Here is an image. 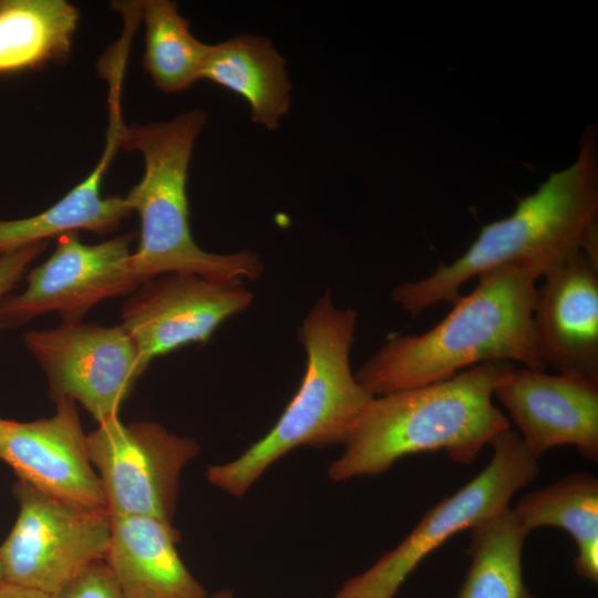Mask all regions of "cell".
<instances>
[{"mask_svg": "<svg viewBox=\"0 0 598 598\" xmlns=\"http://www.w3.org/2000/svg\"><path fill=\"white\" fill-rule=\"evenodd\" d=\"M598 234V145L587 127L576 159L550 173L537 189L520 198L514 212L482 227L453 262L441 264L424 278L401 282L392 300L411 316L442 303H454L470 279L504 265L525 268L544 278Z\"/></svg>", "mask_w": 598, "mask_h": 598, "instance_id": "6da1fadb", "label": "cell"}, {"mask_svg": "<svg viewBox=\"0 0 598 598\" xmlns=\"http://www.w3.org/2000/svg\"><path fill=\"white\" fill-rule=\"evenodd\" d=\"M54 402L55 412L50 417L30 422L0 417V460L14 470L18 478L47 494L106 511L76 403L69 399Z\"/></svg>", "mask_w": 598, "mask_h": 598, "instance_id": "7c38bea8", "label": "cell"}, {"mask_svg": "<svg viewBox=\"0 0 598 598\" xmlns=\"http://www.w3.org/2000/svg\"><path fill=\"white\" fill-rule=\"evenodd\" d=\"M202 79L241 96L251 120L267 130L278 128L290 109L286 60L266 37L241 33L209 44Z\"/></svg>", "mask_w": 598, "mask_h": 598, "instance_id": "e0dca14e", "label": "cell"}, {"mask_svg": "<svg viewBox=\"0 0 598 598\" xmlns=\"http://www.w3.org/2000/svg\"><path fill=\"white\" fill-rule=\"evenodd\" d=\"M179 539L172 522L111 517L105 561L125 598H208L177 551Z\"/></svg>", "mask_w": 598, "mask_h": 598, "instance_id": "9a60e30c", "label": "cell"}, {"mask_svg": "<svg viewBox=\"0 0 598 598\" xmlns=\"http://www.w3.org/2000/svg\"><path fill=\"white\" fill-rule=\"evenodd\" d=\"M543 279L532 321L546 365L598 383V265L580 251Z\"/></svg>", "mask_w": 598, "mask_h": 598, "instance_id": "5bb4252c", "label": "cell"}, {"mask_svg": "<svg viewBox=\"0 0 598 598\" xmlns=\"http://www.w3.org/2000/svg\"><path fill=\"white\" fill-rule=\"evenodd\" d=\"M489 445L492 458L480 474L432 506L395 548L346 581L337 597L393 598L427 555L455 534L509 507L512 497L538 475V458L511 427Z\"/></svg>", "mask_w": 598, "mask_h": 598, "instance_id": "8992f818", "label": "cell"}, {"mask_svg": "<svg viewBox=\"0 0 598 598\" xmlns=\"http://www.w3.org/2000/svg\"><path fill=\"white\" fill-rule=\"evenodd\" d=\"M79 19L64 0H0V75L65 62Z\"/></svg>", "mask_w": 598, "mask_h": 598, "instance_id": "ac0fdd59", "label": "cell"}, {"mask_svg": "<svg viewBox=\"0 0 598 598\" xmlns=\"http://www.w3.org/2000/svg\"><path fill=\"white\" fill-rule=\"evenodd\" d=\"M52 598H125L105 560L84 568Z\"/></svg>", "mask_w": 598, "mask_h": 598, "instance_id": "7402d4cb", "label": "cell"}, {"mask_svg": "<svg viewBox=\"0 0 598 598\" xmlns=\"http://www.w3.org/2000/svg\"><path fill=\"white\" fill-rule=\"evenodd\" d=\"M477 278L473 291L461 296L432 329L385 341L354 373L360 385L380 396L494 361L545 370L532 321L536 279L517 265L499 266Z\"/></svg>", "mask_w": 598, "mask_h": 598, "instance_id": "7a4b0ae2", "label": "cell"}, {"mask_svg": "<svg viewBox=\"0 0 598 598\" xmlns=\"http://www.w3.org/2000/svg\"><path fill=\"white\" fill-rule=\"evenodd\" d=\"M336 598H343V597H336Z\"/></svg>", "mask_w": 598, "mask_h": 598, "instance_id": "4316f807", "label": "cell"}, {"mask_svg": "<svg viewBox=\"0 0 598 598\" xmlns=\"http://www.w3.org/2000/svg\"><path fill=\"white\" fill-rule=\"evenodd\" d=\"M47 245V241H41L0 254V299L18 285L28 266L45 250Z\"/></svg>", "mask_w": 598, "mask_h": 598, "instance_id": "603a6c76", "label": "cell"}, {"mask_svg": "<svg viewBox=\"0 0 598 598\" xmlns=\"http://www.w3.org/2000/svg\"><path fill=\"white\" fill-rule=\"evenodd\" d=\"M134 233L89 245L76 231L56 237L51 256L25 276L21 293L0 299V329H14L48 312L82 321L97 303L133 293L142 283L133 266Z\"/></svg>", "mask_w": 598, "mask_h": 598, "instance_id": "30bf717a", "label": "cell"}, {"mask_svg": "<svg viewBox=\"0 0 598 598\" xmlns=\"http://www.w3.org/2000/svg\"><path fill=\"white\" fill-rule=\"evenodd\" d=\"M513 368L511 362H485L443 381L374 396L343 453L330 464L329 477L378 475L406 455L425 452L474 462L511 427L493 398Z\"/></svg>", "mask_w": 598, "mask_h": 598, "instance_id": "3957f363", "label": "cell"}, {"mask_svg": "<svg viewBox=\"0 0 598 598\" xmlns=\"http://www.w3.org/2000/svg\"><path fill=\"white\" fill-rule=\"evenodd\" d=\"M0 598H52V595L3 582L0 586Z\"/></svg>", "mask_w": 598, "mask_h": 598, "instance_id": "cb8c5ba5", "label": "cell"}, {"mask_svg": "<svg viewBox=\"0 0 598 598\" xmlns=\"http://www.w3.org/2000/svg\"><path fill=\"white\" fill-rule=\"evenodd\" d=\"M89 460L111 517L148 516L172 522L181 474L198 453L197 442L156 422L125 424L120 416L86 435Z\"/></svg>", "mask_w": 598, "mask_h": 598, "instance_id": "ba28073f", "label": "cell"}, {"mask_svg": "<svg viewBox=\"0 0 598 598\" xmlns=\"http://www.w3.org/2000/svg\"><path fill=\"white\" fill-rule=\"evenodd\" d=\"M252 300L243 282L166 274L144 281L130 295L121 324L147 369L156 357L189 343H206L224 321L246 310Z\"/></svg>", "mask_w": 598, "mask_h": 598, "instance_id": "8fae6325", "label": "cell"}, {"mask_svg": "<svg viewBox=\"0 0 598 598\" xmlns=\"http://www.w3.org/2000/svg\"><path fill=\"white\" fill-rule=\"evenodd\" d=\"M357 318L355 310L336 307L329 290L317 299L298 331L306 367L296 394L262 439L237 458L207 468L210 484L240 497L293 448L347 443L374 398L350 367Z\"/></svg>", "mask_w": 598, "mask_h": 598, "instance_id": "277c9868", "label": "cell"}, {"mask_svg": "<svg viewBox=\"0 0 598 598\" xmlns=\"http://www.w3.org/2000/svg\"><path fill=\"white\" fill-rule=\"evenodd\" d=\"M6 582V578H4V570H3V566H2V563H1V559H0V586Z\"/></svg>", "mask_w": 598, "mask_h": 598, "instance_id": "484cf974", "label": "cell"}, {"mask_svg": "<svg viewBox=\"0 0 598 598\" xmlns=\"http://www.w3.org/2000/svg\"><path fill=\"white\" fill-rule=\"evenodd\" d=\"M210 598H234V595L229 589H221L216 591Z\"/></svg>", "mask_w": 598, "mask_h": 598, "instance_id": "d4e9b609", "label": "cell"}, {"mask_svg": "<svg viewBox=\"0 0 598 598\" xmlns=\"http://www.w3.org/2000/svg\"><path fill=\"white\" fill-rule=\"evenodd\" d=\"M13 527L0 545L6 582L54 595L84 568L105 560L111 516L47 494L17 478Z\"/></svg>", "mask_w": 598, "mask_h": 598, "instance_id": "52a82bcc", "label": "cell"}, {"mask_svg": "<svg viewBox=\"0 0 598 598\" xmlns=\"http://www.w3.org/2000/svg\"><path fill=\"white\" fill-rule=\"evenodd\" d=\"M470 530V564L454 598H536L523 576L522 554L527 534L512 507Z\"/></svg>", "mask_w": 598, "mask_h": 598, "instance_id": "ffe728a7", "label": "cell"}, {"mask_svg": "<svg viewBox=\"0 0 598 598\" xmlns=\"http://www.w3.org/2000/svg\"><path fill=\"white\" fill-rule=\"evenodd\" d=\"M145 24L144 69L164 93H177L202 80L209 44L199 41L189 21L171 0L138 1Z\"/></svg>", "mask_w": 598, "mask_h": 598, "instance_id": "44dd1931", "label": "cell"}, {"mask_svg": "<svg viewBox=\"0 0 598 598\" xmlns=\"http://www.w3.org/2000/svg\"><path fill=\"white\" fill-rule=\"evenodd\" d=\"M528 535L539 527H558L574 538L577 574L598 581V478L588 472L564 476L522 496L512 508Z\"/></svg>", "mask_w": 598, "mask_h": 598, "instance_id": "d6986e66", "label": "cell"}, {"mask_svg": "<svg viewBox=\"0 0 598 598\" xmlns=\"http://www.w3.org/2000/svg\"><path fill=\"white\" fill-rule=\"evenodd\" d=\"M23 342L47 377L52 400L80 403L97 423L118 416L146 370L122 324L62 322L28 331Z\"/></svg>", "mask_w": 598, "mask_h": 598, "instance_id": "9c48e42d", "label": "cell"}, {"mask_svg": "<svg viewBox=\"0 0 598 598\" xmlns=\"http://www.w3.org/2000/svg\"><path fill=\"white\" fill-rule=\"evenodd\" d=\"M109 115L105 147L95 167L41 213L12 220L0 219V254L71 231L110 234L132 213L125 197L101 195L103 178L121 147L124 125L121 110L110 109Z\"/></svg>", "mask_w": 598, "mask_h": 598, "instance_id": "2e32d148", "label": "cell"}, {"mask_svg": "<svg viewBox=\"0 0 598 598\" xmlns=\"http://www.w3.org/2000/svg\"><path fill=\"white\" fill-rule=\"evenodd\" d=\"M205 123L206 113L193 109L171 121L122 126L121 147L138 151L145 167L140 183L125 196L141 223L132 259L142 283L173 272L221 282L255 281L264 274L265 265L257 252H208L193 238L187 177L194 145Z\"/></svg>", "mask_w": 598, "mask_h": 598, "instance_id": "5b68a950", "label": "cell"}, {"mask_svg": "<svg viewBox=\"0 0 598 598\" xmlns=\"http://www.w3.org/2000/svg\"><path fill=\"white\" fill-rule=\"evenodd\" d=\"M494 396L536 458L553 447L573 445L587 460H598L597 382L513 368Z\"/></svg>", "mask_w": 598, "mask_h": 598, "instance_id": "4fadbf2b", "label": "cell"}]
</instances>
